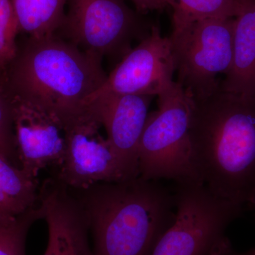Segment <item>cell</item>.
<instances>
[{"label": "cell", "instance_id": "e0dca14e", "mask_svg": "<svg viewBox=\"0 0 255 255\" xmlns=\"http://www.w3.org/2000/svg\"><path fill=\"white\" fill-rule=\"evenodd\" d=\"M43 219L41 204L16 219L0 220V255H26L28 231L38 220Z\"/></svg>", "mask_w": 255, "mask_h": 255}, {"label": "cell", "instance_id": "3957f363", "mask_svg": "<svg viewBox=\"0 0 255 255\" xmlns=\"http://www.w3.org/2000/svg\"><path fill=\"white\" fill-rule=\"evenodd\" d=\"M70 189L86 216L96 255H151L175 221L174 192L157 181L138 176Z\"/></svg>", "mask_w": 255, "mask_h": 255}, {"label": "cell", "instance_id": "44dd1931", "mask_svg": "<svg viewBox=\"0 0 255 255\" xmlns=\"http://www.w3.org/2000/svg\"><path fill=\"white\" fill-rule=\"evenodd\" d=\"M140 12L162 10L168 6L167 0H131Z\"/></svg>", "mask_w": 255, "mask_h": 255}, {"label": "cell", "instance_id": "8992f818", "mask_svg": "<svg viewBox=\"0 0 255 255\" xmlns=\"http://www.w3.org/2000/svg\"><path fill=\"white\" fill-rule=\"evenodd\" d=\"M176 219L151 255H209L244 207L221 199L202 183H176Z\"/></svg>", "mask_w": 255, "mask_h": 255}, {"label": "cell", "instance_id": "277c9868", "mask_svg": "<svg viewBox=\"0 0 255 255\" xmlns=\"http://www.w3.org/2000/svg\"><path fill=\"white\" fill-rule=\"evenodd\" d=\"M157 97V110L149 113L140 139L139 177L202 183L191 157L190 96L175 81Z\"/></svg>", "mask_w": 255, "mask_h": 255}, {"label": "cell", "instance_id": "4fadbf2b", "mask_svg": "<svg viewBox=\"0 0 255 255\" xmlns=\"http://www.w3.org/2000/svg\"><path fill=\"white\" fill-rule=\"evenodd\" d=\"M220 85L224 91L255 100V0H238L232 66Z\"/></svg>", "mask_w": 255, "mask_h": 255}, {"label": "cell", "instance_id": "5b68a950", "mask_svg": "<svg viewBox=\"0 0 255 255\" xmlns=\"http://www.w3.org/2000/svg\"><path fill=\"white\" fill-rule=\"evenodd\" d=\"M234 18L199 20L172 27L169 37L177 82L191 97L209 95L220 86L219 75L231 70Z\"/></svg>", "mask_w": 255, "mask_h": 255}, {"label": "cell", "instance_id": "ac0fdd59", "mask_svg": "<svg viewBox=\"0 0 255 255\" xmlns=\"http://www.w3.org/2000/svg\"><path fill=\"white\" fill-rule=\"evenodd\" d=\"M18 25L11 0H0V78L16 53Z\"/></svg>", "mask_w": 255, "mask_h": 255}, {"label": "cell", "instance_id": "7402d4cb", "mask_svg": "<svg viewBox=\"0 0 255 255\" xmlns=\"http://www.w3.org/2000/svg\"><path fill=\"white\" fill-rule=\"evenodd\" d=\"M247 207L249 209L253 210V211H255V196L254 199H253V201H252L247 206Z\"/></svg>", "mask_w": 255, "mask_h": 255}, {"label": "cell", "instance_id": "52a82bcc", "mask_svg": "<svg viewBox=\"0 0 255 255\" xmlns=\"http://www.w3.org/2000/svg\"><path fill=\"white\" fill-rule=\"evenodd\" d=\"M62 28L65 40L83 51L121 61L132 49V41H142L152 27H144L124 0H70Z\"/></svg>", "mask_w": 255, "mask_h": 255}, {"label": "cell", "instance_id": "30bf717a", "mask_svg": "<svg viewBox=\"0 0 255 255\" xmlns=\"http://www.w3.org/2000/svg\"><path fill=\"white\" fill-rule=\"evenodd\" d=\"M152 97L108 95L89 105L90 115L105 127L124 180L139 176V146Z\"/></svg>", "mask_w": 255, "mask_h": 255}, {"label": "cell", "instance_id": "8fae6325", "mask_svg": "<svg viewBox=\"0 0 255 255\" xmlns=\"http://www.w3.org/2000/svg\"><path fill=\"white\" fill-rule=\"evenodd\" d=\"M11 97L16 151L21 168L36 177L46 167L58 168L66 147L63 125L41 109Z\"/></svg>", "mask_w": 255, "mask_h": 255}, {"label": "cell", "instance_id": "5bb4252c", "mask_svg": "<svg viewBox=\"0 0 255 255\" xmlns=\"http://www.w3.org/2000/svg\"><path fill=\"white\" fill-rule=\"evenodd\" d=\"M37 177L0 154V220L9 221L39 204Z\"/></svg>", "mask_w": 255, "mask_h": 255}, {"label": "cell", "instance_id": "d6986e66", "mask_svg": "<svg viewBox=\"0 0 255 255\" xmlns=\"http://www.w3.org/2000/svg\"><path fill=\"white\" fill-rule=\"evenodd\" d=\"M0 154L13 164L18 162L13 122V107L11 96L0 82Z\"/></svg>", "mask_w": 255, "mask_h": 255}, {"label": "cell", "instance_id": "9c48e42d", "mask_svg": "<svg viewBox=\"0 0 255 255\" xmlns=\"http://www.w3.org/2000/svg\"><path fill=\"white\" fill-rule=\"evenodd\" d=\"M102 127L88 116L65 129V155L54 176L70 189L124 180L110 142L101 134Z\"/></svg>", "mask_w": 255, "mask_h": 255}, {"label": "cell", "instance_id": "6da1fadb", "mask_svg": "<svg viewBox=\"0 0 255 255\" xmlns=\"http://www.w3.org/2000/svg\"><path fill=\"white\" fill-rule=\"evenodd\" d=\"M191 98L189 137L198 175L214 195L248 206L255 196V100L221 85Z\"/></svg>", "mask_w": 255, "mask_h": 255}, {"label": "cell", "instance_id": "7a4b0ae2", "mask_svg": "<svg viewBox=\"0 0 255 255\" xmlns=\"http://www.w3.org/2000/svg\"><path fill=\"white\" fill-rule=\"evenodd\" d=\"M102 59L56 34L28 37L0 82L10 95L49 114L65 129L90 116L89 98L108 77Z\"/></svg>", "mask_w": 255, "mask_h": 255}, {"label": "cell", "instance_id": "ffe728a7", "mask_svg": "<svg viewBox=\"0 0 255 255\" xmlns=\"http://www.w3.org/2000/svg\"><path fill=\"white\" fill-rule=\"evenodd\" d=\"M209 255H255V247L244 253H238L233 249L231 241L226 236L214 246Z\"/></svg>", "mask_w": 255, "mask_h": 255}, {"label": "cell", "instance_id": "9a60e30c", "mask_svg": "<svg viewBox=\"0 0 255 255\" xmlns=\"http://www.w3.org/2000/svg\"><path fill=\"white\" fill-rule=\"evenodd\" d=\"M68 0H11L20 32L29 38L56 34L63 26Z\"/></svg>", "mask_w": 255, "mask_h": 255}, {"label": "cell", "instance_id": "ba28073f", "mask_svg": "<svg viewBox=\"0 0 255 255\" xmlns=\"http://www.w3.org/2000/svg\"><path fill=\"white\" fill-rule=\"evenodd\" d=\"M174 73L169 37L152 26L150 33L117 64L87 103L108 95L158 96L173 85Z\"/></svg>", "mask_w": 255, "mask_h": 255}, {"label": "cell", "instance_id": "7c38bea8", "mask_svg": "<svg viewBox=\"0 0 255 255\" xmlns=\"http://www.w3.org/2000/svg\"><path fill=\"white\" fill-rule=\"evenodd\" d=\"M39 200L48 230L43 255H96L86 216L66 185L55 176L48 178L40 187Z\"/></svg>", "mask_w": 255, "mask_h": 255}, {"label": "cell", "instance_id": "2e32d148", "mask_svg": "<svg viewBox=\"0 0 255 255\" xmlns=\"http://www.w3.org/2000/svg\"><path fill=\"white\" fill-rule=\"evenodd\" d=\"M173 9L172 27L214 18H234L238 0H167Z\"/></svg>", "mask_w": 255, "mask_h": 255}]
</instances>
